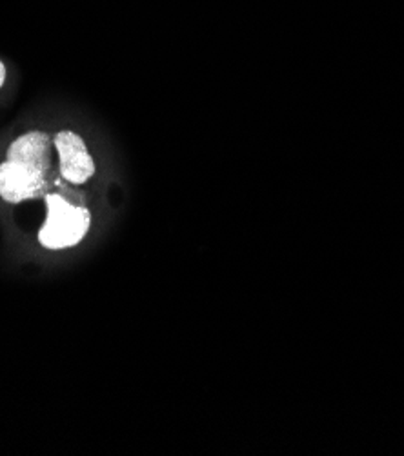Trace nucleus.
Returning a JSON list of instances; mask_svg holds the SVG:
<instances>
[{
  "mask_svg": "<svg viewBox=\"0 0 404 456\" xmlns=\"http://www.w3.org/2000/svg\"><path fill=\"white\" fill-rule=\"evenodd\" d=\"M48 216L38 232V242L48 249H66L77 246L92 224V215L86 208L73 206L57 193L46 195Z\"/></svg>",
  "mask_w": 404,
  "mask_h": 456,
  "instance_id": "f257e3e1",
  "label": "nucleus"
},
{
  "mask_svg": "<svg viewBox=\"0 0 404 456\" xmlns=\"http://www.w3.org/2000/svg\"><path fill=\"white\" fill-rule=\"evenodd\" d=\"M46 191V173L6 160L0 164V197L10 204L33 200Z\"/></svg>",
  "mask_w": 404,
  "mask_h": 456,
  "instance_id": "f03ea898",
  "label": "nucleus"
},
{
  "mask_svg": "<svg viewBox=\"0 0 404 456\" xmlns=\"http://www.w3.org/2000/svg\"><path fill=\"white\" fill-rule=\"evenodd\" d=\"M54 146L61 159V175L71 184H84L95 173L94 157L89 155L86 142L73 131L57 133Z\"/></svg>",
  "mask_w": 404,
  "mask_h": 456,
  "instance_id": "7ed1b4c3",
  "label": "nucleus"
},
{
  "mask_svg": "<svg viewBox=\"0 0 404 456\" xmlns=\"http://www.w3.org/2000/svg\"><path fill=\"white\" fill-rule=\"evenodd\" d=\"M8 160L29 166L48 175L52 166V139L42 131H29L19 136L8 148Z\"/></svg>",
  "mask_w": 404,
  "mask_h": 456,
  "instance_id": "20e7f679",
  "label": "nucleus"
},
{
  "mask_svg": "<svg viewBox=\"0 0 404 456\" xmlns=\"http://www.w3.org/2000/svg\"><path fill=\"white\" fill-rule=\"evenodd\" d=\"M4 80H6V68L3 62H0V87L4 86Z\"/></svg>",
  "mask_w": 404,
  "mask_h": 456,
  "instance_id": "39448f33",
  "label": "nucleus"
}]
</instances>
